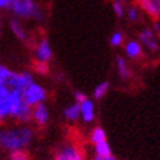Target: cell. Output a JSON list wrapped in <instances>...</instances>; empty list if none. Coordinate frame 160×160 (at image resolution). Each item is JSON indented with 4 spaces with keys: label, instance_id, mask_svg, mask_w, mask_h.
Instances as JSON below:
<instances>
[{
    "label": "cell",
    "instance_id": "cell-1",
    "mask_svg": "<svg viewBox=\"0 0 160 160\" xmlns=\"http://www.w3.org/2000/svg\"><path fill=\"white\" fill-rule=\"evenodd\" d=\"M31 138L33 133L29 128H18V129H9L3 130L0 133V145L5 150L18 151L23 147H26Z\"/></svg>",
    "mask_w": 160,
    "mask_h": 160
},
{
    "label": "cell",
    "instance_id": "cell-2",
    "mask_svg": "<svg viewBox=\"0 0 160 160\" xmlns=\"http://www.w3.org/2000/svg\"><path fill=\"white\" fill-rule=\"evenodd\" d=\"M7 9L12 11L14 13V16L21 17V18L34 17L38 21H41L43 18L39 7L33 2V0H11V3L8 4Z\"/></svg>",
    "mask_w": 160,
    "mask_h": 160
},
{
    "label": "cell",
    "instance_id": "cell-3",
    "mask_svg": "<svg viewBox=\"0 0 160 160\" xmlns=\"http://www.w3.org/2000/svg\"><path fill=\"white\" fill-rule=\"evenodd\" d=\"M34 83V79H33V76L29 74V73H13V76L8 79L5 82V85L3 86H7L8 89L11 90H18L21 92L25 94V91L29 89V86H31Z\"/></svg>",
    "mask_w": 160,
    "mask_h": 160
},
{
    "label": "cell",
    "instance_id": "cell-4",
    "mask_svg": "<svg viewBox=\"0 0 160 160\" xmlns=\"http://www.w3.org/2000/svg\"><path fill=\"white\" fill-rule=\"evenodd\" d=\"M44 99H46V90L35 82L31 86H29V89L25 91V95H23V100L30 107L41 104Z\"/></svg>",
    "mask_w": 160,
    "mask_h": 160
},
{
    "label": "cell",
    "instance_id": "cell-5",
    "mask_svg": "<svg viewBox=\"0 0 160 160\" xmlns=\"http://www.w3.org/2000/svg\"><path fill=\"white\" fill-rule=\"evenodd\" d=\"M11 89L7 86H0V117L5 118L11 116Z\"/></svg>",
    "mask_w": 160,
    "mask_h": 160
},
{
    "label": "cell",
    "instance_id": "cell-6",
    "mask_svg": "<svg viewBox=\"0 0 160 160\" xmlns=\"http://www.w3.org/2000/svg\"><path fill=\"white\" fill-rule=\"evenodd\" d=\"M56 160H82V156L78 152L77 148L72 146H67L58 152Z\"/></svg>",
    "mask_w": 160,
    "mask_h": 160
},
{
    "label": "cell",
    "instance_id": "cell-7",
    "mask_svg": "<svg viewBox=\"0 0 160 160\" xmlns=\"http://www.w3.org/2000/svg\"><path fill=\"white\" fill-rule=\"evenodd\" d=\"M139 39H141V42L145 44L147 48H150L151 51H158L159 48V46L155 41V38H154V34H152V31H151L150 29H145V30H142L141 31V34H139Z\"/></svg>",
    "mask_w": 160,
    "mask_h": 160
},
{
    "label": "cell",
    "instance_id": "cell-8",
    "mask_svg": "<svg viewBox=\"0 0 160 160\" xmlns=\"http://www.w3.org/2000/svg\"><path fill=\"white\" fill-rule=\"evenodd\" d=\"M52 58V51H51V47L48 44V42L43 39V41L39 43L38 48H37V59L41 61V62H46L48 61Z\"/></svg>",
    "mask_w": 160,
    "mask_h": 160
},
{
    "label": "cell",
    "instance_id": "cell-9",
    "mask_svg": "<svg viewBox=\"0 0 160 160\" xmlns=\"http://www.w3.org/2000/svg\"><path fill=\"white\" fill-rule=\"evenodd\" d=\"M33 117L35 118V121L41 126L46 125L47 120H48V111H47V107L43 104V103L35 106V108L33 111Z\"/></svg>",
    "mask_w": 160,
    "mask_h": 160
},
{
    "label": "cell",
    "instance_id": "cell-10",
    "mask_svg": "<svg viewBox=\"0 0 160 160\" xmlns=\"http://www.w3.org/2000/svg\"><path fill=\"white\" fill-rule=\"evenodd\" d=\"M79 106H81V115H82L85 121L86 122L92 121L94 120V104H92V102L86 99Z\"/></svg>",
    "mask_w": 160,
    "mask_h": 160
},
{
    "label": "cell",
    "instance_id": "cell-11",
    "mask_svg": "<svg viewBox=\"0 0 160 160\" xmlns=\"http://www.w3.org/2000/svg\"><path fill=\"white\" fill-rule=\"evenodd\" d=\"M125 52H126L128 56H130V58H137V56H139L141 52H142L141 44L134 42V41L128 42L126 46H125Z\"/></svg>",
    "mask_w": 160,
    "mask_h": 160
},
{
    "label": "cell",
    "instance_id": "cell-12",
    "mask_svg": "<svg viewBox=\"0 0 160 160\" xmlns=\"http://www.w3.org/2000/svg\"><path fill=\"white\" fill-rule=\"evenodd\" d=\"M79 113H81V106H79V103H74V104H72L70 107H68L64 112V115L68 120H77Z\"/></svg>",
    "mask_w": 160,
    "mask_h": 160
},
{
    "label": "cell",
    "instance_id": "cell-13",
    "mask_svg": "<svg viewBox=\"0 0 160 160\" xmlns=\"http://www.w3.org/2000/svg\"><path fill=\"white\" fill-rule=\"evenodd\" d=\"M141 3H142L143 9H145L147 13L152 14V16H158L159 14L160 7H159L158 3H154L152 0H141Z\"/></svg>",
    "mask_w": 160,
    "mask_h": 160
},
{
    "label": "cell",
    "instance_id": "cell-14",
    "mask_svg": "<svg viewBox=\"0 0 160 160\" xmlns=\"http://www.w3.org/2000/svg\"><path fill=\"white\" fill-rule=\"evenodd\" d=\"M95 151H97V155L98 156H103V158L111 156V148H109L108 143L106 141L98 143V145H95Z\"/></svg>",
    "mask_w": 160,
    "mask_h": 160
},
{
    "label": "cell",
    "instance_id": "cell-15",
    "mask_svg": "<svg viewBox=\"0 0 160 160\" xmlns=\"http://www.w3.org/2000/svg\"><path fill=\"white\" fill-rule=\"evenodd\" d=\"M116 64H117L118 74L121 76L122 78H128V77H129L130 72H129V69H128V67H126V62H125V60L121 58V56H118V58L116 59Z\"/></svg>",
    "mask_w": 160,
    "mask_h": 160
},
{
    "label": "cell",
    "instance_id": "cell-16",
    "mask_svg": "<svg viewBox=\"0 0 160 160\" xmlns=\"http://www.w3.org/2000/svg\"><path fill=\"white\" fill-rule=\"evenodd\" d=\"M91 141L95 143V145H98L100 142H104L106 141V133L103 129L100 128H97V129H94L92 133H91Z\"/></svg>",
    "mask_w": 160,
    "mask_h": 160
},
{
    "label": "cell",
    "instance_id": "cell-17",
    "mask_svg": "<svg viewBox=\"0 0 160 160\" xmlns=\"http://www.w3.org/2000/svg\"><path fill=\"white\" fill-rule=\"evenodd\" d=\"M11 29L12 31L16 34V37H17L18 39H21V41H23V39L26 38V34H25V30L22 29V26L20 25L18 22H16V21H12L11 22Z\"/></svg>",
    "mask_w": 160,
    "mask_h": 160
},
{
    "label": "cell",
    "instance_id": "cell-18",
    "mask_svg": "<svg viewBox=\"0 0 160 160\" xmlns=\"http://www.w3.org/2000/svg\"><path fill=\"white\" fill-rule=\"evenodd\" d=\"M13 76V72H11L8 68H5V67H0V86H3V85H5V82L9 79L11 77Z\"/></svg>",
    "mask_w": 160,
    "mask_h": 160
},
{
    "label": "cell",
    "instance_id": "cell-19",
    "mask_svg": "<svg viewBox=\"0 0 160 160\" xmlns=\"http://www.w3.org/2000/svg\"><path fill=\"white\" fill-rule=\"evenodd\" d=\"M108 87H109V83L108 82H103V83H100L97 89H95V91H94V97L97 98V99H100V98H103L106 95V92L108 91Z\"/></svg>",
    "mask_w": 160,
    "mask_h": 160
},
{
    "label": "cell",
    "instance_id": "cell-20",
    "mask_svg": "<svg viewBox=\"0 0 160 160\" xmlns=\"http://www.w3.org/2000/svg\"><path fill=\"white\" fill-rule=\"evenodd\" d=\"M121 42H122V34L120 33V31H116V33L111 37V44L117 47L121 44Z\"/></svg>",
    "mask_w": 160,
    "mask_h": 160
},
{
    "label": "cell",
    "instance_id": "cell-21",
    "mask_svg": "<svg viewBox=\"0 0 160 160\" xmlns=\"http://www.w3.org/2000/svg\"><path fill=\"white\" fill-rule=\"evenodd\" d=\"M11 160H29V159L25 152H22L21 150H18V151H13L11 154Z\"/></svg>",
    "mask_w": 160,
    "mask_h": 160
},
{
    "label": "cell",
    "instance_id": "cell-22",
    "mask_svg": "<svg viewBox=\"0 0 160 160\" xmlns=\"http://www.w3.org/2000/svg\"><path fill=\"white\" fill-rule=\"evenodd\" d=\"M113 9H115V13L117 14V17H121L122 13H124L122 7H121V3L116 2V0H115V3H113Z\"/></svg>",
    "mask_w": 160,
    "mask_h": 160
},
{
    "label": "cell",
    "instance_id": "cell-23",
    "mask_svg": "<svg viewBox=\"0 0 160 160\" xmlns=\"http://www.w3.org/2000/svg\"><path fill=\"white\" fill-rule=\"evenodd\" d=\"M128 17H129L130 21H137V20H138V13H137V11H135L134 8H130L129 12H128Z\"/></svg>",
    "mask_w": 160,
    "mask_h": 160
},
{
    "label": "cell",
    "instance_id": "cell-24",
    "mask_svg": "<svg viewBox=\"0 0 160 160\" xmlns=\"http://www.w3.org/2000/svg\"><path fill=\"white\" fill-rule=\"evenodd\" d=\"M35 70L39 72V73H46L47 72V67L44 65V62H38L35 65Z\"/></svg>",
    "mask_w": 160,
    "mask_h": 160
},
{
    "label": "cell",
    "instance_id": "cell-25",
    "mask_svg": "<svg viewBox=\"0 0 160 160\" xmlns=\"http://www.w3.org/2000/svg\"><path fill=\"white\" fill-rule=\"evenodd\" d=\"M76 99H77V102L79 103V104H81L82 102H85L87 98L85 97V95L82 94V92H76Z\"/></svg>",
    "mask_w": 160,
    "mask_h": 160
},
{
    "label": "cell",
    "instance_id": "cell-26",
    "mask_svg": "<svg viewBox=\"0 0 160 160\" xmlns=\"http://www.w3.org/2000/svg\"><path fill=\"white\" fill-rule=\"evenodd\" d=\"M94 160H116L113 156H107V158H103V156H95V159Z\"/></svg>",
    "mask_w": 160,
    "mask_h": 160
},
{
    "label": "cell",
    "instance_id": "cell-27",
    "mask_svg": "<svg viewBox=\"0 0 160 160\" xmlns=\"http://www.w3.org/2000/svg\"><path fill=\"white\" fill-rule=\"evenodd\" d=\"M9 3H11V0H0V7H2V8H7Z\"/></svg>",
    "mask_w": 160,
    "mask_h": 160
},
{
    "label": "cell",
    "instance_id": "cell-28",
    "mask_svg": "<svg viewBox=\"0 0 160 160\" xmlns=\"http://www.w3.org/2000/svg\"><path fill=\"white\" fill-rule=\"evenodd\" d=\"M155 29H156V30H160V25H159V22H156V23H155Z\"/></svg>",
    "mask_w": 160,
    "mask_h": 160
},
{
    "label": "cell",
    "instance_id": "cell-29",
    "mask_svg": "<svg viewBox=\"0 0 160 160\" xmlns=\"http://www.w3.org/2000/svg\"><path fill=\"white\" fill-rule=\"evenodd\" d=\"M116 2H120V3H121V2H125V0H116Z\"/></svg>",
    "mask_w": 160,
    "mask_h": 160
},
{
    "label": "cell",
    "instance_id": "cell-30",
    "mask_svg": "<svg viewBox=\"0 0 160 160\" xmlns=\"http://www.w3.org/2000/svg\"><path fill=\"white\" fill-rule=\"evenodd\" d=\"M158 4H159V7H160V0H158Z\"/></svg>",
    "mask_w": 160,
    "mask_h": 160
}]
</instances>
